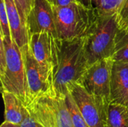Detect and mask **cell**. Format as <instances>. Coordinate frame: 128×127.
<instances>
[{
  "instance_id": "6da1fadb",
  "label": "cell",
  "mask_w": 128,
  "mask_h": 127,
  "mask_svg": "<svg viewBox=\"0 0 128 127\" xmlns=\"http://www.w3.org/2000/svg\"><path fill=\"white\" fill-rule=\"evenodd\" d=\"M88 67L82 38L62 40L58 64L54 77L57 94L65 96L75 84H80Z\"/></svg>"
},
{
  "instance_id": "7a4b0ae2",
  "label": "cell",
  "mask_w": 128,
  "mask_h": 127,
  "mask_svg": "<svg viewBox=\"0 0 128 127\" xmlns=\"http://www.w3.org/2000/svg\"><path fill=\"white\" fill-rule=\"evenodd\" d=\"M119 28L118 13H96L92 25L83 37L84 49L88 66L99 60L112 57L116 36Z\"/></svg>"
},
{
  "instance_id": "3957f363",
  "label": "cell",
  "mask_w": 128,
  "mask_h": 127,
  "mask_svg": "<svg viewBox=\"0 0 128 127\" xmlns=\"http://www.w3.org/2000/svg\"><path fill=\"white\" fill-rule=\"evenodd\" d=\"M1 42L6 55L5 64L0 67L2 91L14 94L26 107L31 103L32 97L22 49L11 36H1Z\"/></svg>"
},
{
  "instance_id": "277c9868",
  "label": "cell",
  "mask_w": 128,
  "mask_h": 127,
  "mask_svg": "<svg viewBox=\"0 0 128 127\" xmlns=\"http://www.w3.org/2000/svg\"><path fill=\"white\" fill-rule=\"evenodd\" d=\"M58 38L70 40L82 38L92 25L95 11L80 1L66 6H52Z\"/></svg>"
},
{
  "instance_id": "5b68a950",
  "label": "cell",
  "mask_w": 128,
  "mask_h": 127,
  "mask_svg": "<svg viewBox=\"0 0 128 127\" xmlns=\"http://www.w3.org/2000/svg\"><path fill=\"white\" fill-rule=\"evenodd\" d=\"M32 118L44 127H73L65 96L45 95L26 107Z\"/></svg>"
},
{
  "instance_id": "8992f818",
  "label": "cell",
  "mask_w": 128,
  "mask_h": 127,
  "mask_svg": "<svg viewBox=\"0 0 128 127\" xmlns=\"http://www.w3.org/2000/svg\"><path fill=\"white\" fill-rule=\"evenodd\" d=\"M113 63L114 60L108 58L89 65L80 83L106 109L112 102L111 75Z\"/></svg>"
},
{
  "instance_id": "52a82bcc",
  "label": "cell",
  "mask_w": 128,
  "mask_h": 127,
  "mask_svg": "<svg viewBox=\"0 0 128 127\" xmlns=\"http://www.w3.org/2000/svg\"><path fill=\"white\" fill-rule=\"evenodd\" d=\"M28 37V46L33 55L46 73L54 81L62 40L47 32L32 34Z\"/></svg>"
},
{
  "instance_id": "ba28073f",
  "label": "cell",
  "mask_w": 128,
  "mask_h": 127,
  "mask_svg": "<svg viewBox=\"0 0 128 127\" xmlns=\"http://www.w3.org/2000/svg\"><path fill=\"white\" fill-rule=\"evenodd\" d=\"M32 101L45 95L57 94L54 81L46 73L33 55L28 43L21 48ZM32 103V102H31Z\"/></svg>"
},
{
  "instance_id": "9c48e42d",
  "label": "cell",
  "mask_w": 128,
  "mask_h": 127,
  "mask_svg": "<svg viewBox=\"0 0 128 127\" xmlns=\"http://www.w3.org/2000/svg\"><path fill=\"white\" fill-rule=\"evenodd\" d=\"M89 127H106V109L82 85L75 84L69 91Z\"/></svg>"
},
{
  "instance_id": "30bf717a",
  "label": "cell",
  "mask_w": 128,
  "mask_h": 127,
  "mask_svg": "<svg viewBox=\"0 0 128 127\" xmlns=\"http://www.w3.org/2000/svg\"><path fill=\"white\" fill-rule=\"evenodd\" d=\"M26 28L28 36L47 32L58 38L52 6L47 0H34L26 19Z\"/></svg>"
},
{
  "instance_id": "8fae6325",
  "label": "cell",
  "mask_w": 128,
  "mask_h": 127,
  "mask_svg": "<svg viewBox=\"0 0 128 127\" xmlns=\"http://www.w3.org/2000/svg\"><path fill=\"white\" fill-rule=\"evenodd\" d=\"M111 101L128 106V62L114 61L111 75Z\"/></svg>"
},
{
  "instance_id": "7c38bea8",
  "label": "cell",
  "mask_w": 128,
  "mask_h": 127,
  "mask_svg": "<svg viewBox=\"0 0 128 127\" xmlns=\"http://www.w3.org/2000/svg\"><path fill=\"white\" fill-rule=\"evenodd\" d=\"M8 20L10 28L11 37L20 47L28 43V33L26 25L22 21L14 0H4Z\"/></svg>"
},
{
  "instance_id": "4fadbf2b",
  "label": "cell",
  "mask_w": 128,
  "mask_h": 127,
  "mask_svg": "<svg viewBox=\"0 0 128 127\" xmlns=\"http://www.w3.org/2000/svg\"><path fill=\"white\" fill-rule=\"evenodd\" d=\"M4 106V121L20 124L24 116L26 106L14 94L2 91Z\"/></svg>"
},
{
  "instance_id": "5bb4252c",
  "label": "cell",
  "mask_w": 128,
  "mask_h": 127,
  "mask_svg": "<svg viewBox=\"0 0 128 127\" xmlns=\"http://www.w3.org/2000/svg\"><path fill=\"white\" fill-rule=\"evenodd\" d=\"M106 127H128V106L111 102L107 112Z\"/></svg>"
},
{
  "instance_id": "9a60e30c",
  "label": "cell",
  "mask_w": 128,
  "mask_h": 127,
  "mask_svg": "<svg viewBox=\"0 0 128 127\" xmlns=\"http://www.w3.org/2000/svg\"><path fill=\"white\" fill-rule=\"evenodd\" d=\"M112 58L114 61L128 62V28L120 27L118 28Z\"/></svg>"
},
{
  "instance_id": "2e32d148",
  "label": "cell",
  "mask_w": 128,
  "mask_h": 127,
  "mask_svg": "<svg viewBox=\"0 0 128 127\" xmlns=\"http://www.w3.org/2000/svg\"><path fill=\"white\" fill-rule=\"evenodd\" d=\"M65 101L70 112L73 127H89L70 92L65 95Z\"/></svg>"
},
{
  "instance_id": "e0dca14e",
  "label": "cell",
  "mask_w": 128,
  "mask_h": 127,
  "mask_svg": "<svg viewBox=\"0 0 128 127\" xmlns=\"http://www.w3.org/2000/svg\"><path fill=\"white\" fill-rule=\"evenodd\" d=\"M0 26L1 36H11L10 28L8 20V16L6 10L4 0H1L0 4Z\"/></svg>"
},
{
  "instance_id": "ac0fdd59",
  "label": "cell",
  "mask_w": 128,
  "mask_h": 127,
  "mask_svg": "<svg viewBox=\"0 0 128 127\" xmlns=\"http://www.w3.org/2000/svg\"><path fill=\"white\" fill-rule=\"evenodd\" d=\"M20 15L26 25V19L29 12L33 7L34 0H14Z\"/></svg>"
},
{
  "instance_id": "d6986e66",
  "label": "cell",
  "mask_w": 128,
  "mask_h": 127,
  "mask_svg": "<svg viewBox=\"0 0 128 127\" xmlns=\"http://www.w3.org/2000/svg\"><path fill=\"white\" fill-rule=\"evenodd\" d=\"M120 27L128 28V0H123L118 11Z\"/></svg>"
},
{
  "instance_id": "ffe728a7",
  "label": "cell",
  "mask_w": 128,
  "mask_h": 127,
  "mask_svg": "<svg viewBox=\"0 0 128 127\" xmlns=\"http://www.w3.org/2000/svg\"><path fill=\"white\" fill-rule=\"evenodd\" d=\"M20 126L21 127H44L32 118L26 108L25 109L23 119L20 124Z\"/></svg>"
},
{
  "instance_id": "44dd1931",
  "label": "cell",
  "mask_w": 128,
  "mask_h": 127,
  "mask_svg": "<svg viewBox=\"0 0 128 127\" xmlns=\"http://www.w3.org/2000/svg\"><path fill=\"white\" fill-rule=\"evenodd\" d=\"M52 6H66L73 2L79 1L78 0H47Z\"/></svg>"
},
{
  "instance_id": "7402d4cb",
  "label": "cell",
  "mask_w": 128,
  "mask_h": 127,
  "mask_svg": "<svg viewBox=\"0 0 128 127\" xmlns=\"http://www.w3.org/2000/svg\"><path fill=\"white\" fill-rule=\"evenodd\" d=\"M0 127H21V126H20V124H14V123L4 121Z\"/></svg>"
},
{
  "instance_id": "603a6c76",
  "label": "cell",
  "mask_w": 128,
  "mask_h": 127,
  "mask_svg": "<svg viewBox=\"0 0 128 127\" xmlns=\"http://www.w3.org/2000/svg\"><path fill=\"white\" fill-rule=\"evenodd\" d=\"M78 1H80V2H82L85 5H86V6H88L89 7H91V1H90V0H78Z\"/></svg>"
}]
</instances>
